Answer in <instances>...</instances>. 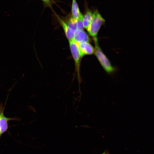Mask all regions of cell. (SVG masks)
Wrapping results in <instances>:
<instances>
[{
    "mask_svg": "<svg viewBox=\"0 0 154 154\" xmlns=\"http://www.w3.org/2000/svg\"><path fill=\"white\" fill-rule=\"evenodd\" d=\"M105 22V19L99 12L97 10H95L93 12L91 22L86 30L93 38L96 37L101 27Z\"/></svg>",
    "mask_w": 154,
    "mask_h": 154,
    "instance_id": "6da1fadb",
    "label": "cell"
},
{
    "mask_svg": "<svg viewBox=\"0 0 154 154\" xmlns=\"http://www.w3.org/2000/svg\"><path fill=\"white\" fill-rule=\"evenodd\" d=\"M93 39L95 45L94 52L95 55L107 72L110 73L113 72L114 70V68L100 48L98 44L97 37L93 38Z\"/></svg>",
    "mask_w": 154,
    "mask_h": 154,
    "instance_id": "7a4b0ae2",
    "label": "cell"
},
{
    "mask_svg": "<svg viewBox=\"0 0 154 154\" xmlns=\"http://www.w3.org/2000/svg\"><path fill=\"white\" fill-rule=\"evenodd\" d=\"M71 53L78 74L79 73L80 60L83 57L77 43L73 40H68Z\"/></svg>",
    "mask_w": 154,
    "mask_h": 154,
    "instance_id": "3957f363",
    "label": "cell"
},
{
    "mask_svg": "<svg viewBox=\"0 0 154 154\" xmlns=\"http://www.w3.org/2000/svg\"><path fill=\"white\" fill-rule=\"evenodd\" d=\"M4 109L0 105V134L1 135L8 129V122L9 121L17 120L15 118H9L5 117L3 114Z\"/></svg>",
    "mask_w": 154,
    "mask_h": 154,
    "instance_id": "277c9868",
    "label": "cell"
},
{
    "mask_svg": "<svg viewBox=\"0 0 154 154\" xmlns=\"http://www.w3.org/2000/svg\"><path fill=\"white\" fill-rule=\"evenodd\" d=\"M76 43L83 56L85 55H90L94 53V48L89 42Z\"/></svg>",
    "mask_w": 154,
    "mask_h": 154,
    "instance_id": "5b68a950",
    "label": "cell"
},
{
    "mask_svg": "<svg viewBox=\"0 0 154 154\" xmlns=\"http://www.w3.org/2000/svg\"><path fill=\"white\" fill-rule=\"evenodd\" d=\"M73 40L77 43L89 42L90 38L87 33L82 31L75 33Z\"/></svg>",
    "mask_w": 154,
    "mask_h": 154,
    "instance_id": "8992f818",
    "label": "cell"
},
{
    "mask_svg": "<svg viewBox=\"0 0 154 154\" xmlns=\"http://www.w3.org/2000/svg\"><path fill=\"white\" fill-rule=\"evenodd\" d=\"M57 17L59 23L63 28L65 35L68 40H73L74 34L71 31L65 22L58 16H57Z\"/></svg>",
    "mask_w": 154,
    "mask_h": 154,
    "instance_id": "52a82bcc",
    "label": "cell"
},
{
    "mask_svg": "<svg viewBox=\"0 0 154 154\" xmlns=\"http://www.w3.org/2000/svg\"><path fill=\"white\" fill-rule=\"evenodd\" d=\"M93 18V13L89 9H87L83 17L84 28L87 29L91 22Z\"/></svg>",
    "mask_w": 154,
    "mask_h": 154,
    "instance_id": "ba28073f",
    "label": "cell"
},
{
    "mask_svg": "<svg viewBox=\"0 0 154 154\" xmlns=\"http://www.w3.org/2000/svg\"><path fill=\"white\" fill-rule=\"evenodd\" d=\"M72 16L75 19L78 18L82 14L76 0H72Z\"/></svg>",
    "mask_w": 154,
    "mask_h": 154,
    "instance_id": "9c48e42d",
    "label": "cell"
},
{
    "mask_svg": "<svg viewBox=\"0 0 154 154\" xmlns=\"http://www.w3.org/2000/svg\"><path fill=\"white\" fill-rule=\"evenodd\" d=\"M66 23L72 33L74 34L78 32L76 19L74 18L72 16L69 18Z\"/></svg>",
    "mask_w": 154,
    "mask_h": 154,
    "instance_id": "30bf717a",
    "label": "cell"
},
{
    "mask_svg": "<svg viewBox=\"0 0 154 154\" xmlns=\"http://www.w3.org/2000/svg\"><path fill=\"white\" fill-rule=\"evenodd\" d=\"M83 15L81 14L78 18L76 19L78 31H83L84 27L83 21Z\"/></svg>",
    "mask_w": 154,
    "mask_h": 154,
    "instance_id": "8fae6325",
    "label": "cell"
},
{
    "mask_svg": "<svg viewBox=\"0 0 154 154\" xmlns=\"http://www.w3.org/2000/svg\"><path fill=\"white\" fill-rule=\"evenodd\" d=\"M45 4L49 6L50 5L52 0H41Z\"/></svg>",
    "mask_w": 154,
    "mask_h": 154,
    "instance_id": "7c38bea8",
    "label": "cell"
},
{
    "mask_svg": "<svg viewBox=\"0 0 154 154\" xmlns=\"http://www.w3.org/2000/svg\"><path fill=\"white\" fill-rule=\"evenodd\" d=\"M1 136V135L0 134V137Z\"/></svg>",
    "mask_w": 154,
    "mask_h": 154,
    "instance_id": "4fadbf2b",
    "label": "cell"
}]
</instances>
